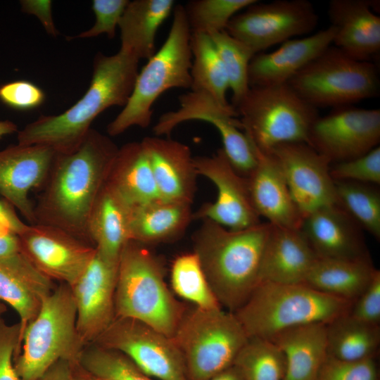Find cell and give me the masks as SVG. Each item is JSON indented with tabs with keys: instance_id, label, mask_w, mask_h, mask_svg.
Segmentation results:
<instances>
[{
	"instance_id": "cell-15",
	"label": "cell",
	"mask_w": 380,
	"mask_h": 380,
	"mask_svg": "<svg viewBox=\"0 0 380 380\" xmlns=\"http://www.w3.org/2000/svg\"><path fill=\"white\" fill-rule=\"evenodd\" d=\"M198 175L210 180L217 189V198L205 203L193 220H210L230 230H241L261 222L251 198L248 179L239 175L220 148L212 156L194 157Z\"/></svg>"
},
{
	"instance_id": "cell-32",
	"label": "cell",
	"mask_w": 380,
	"mask_h": 380,
	"mask_svg": "<svg viewBox=\"0 0 380 380\" xmlns=\"http://www.w3.org/2000/svg\"><path fill=\"white\" fill-rule=\"evenodd\" d=\"M327 355L345 361L375 357L380 345V326L360 322L349 314L326 324Z\"/></svg>"
},
{
	"instance_id": "cell-19",
	"label": "cell",
	"mask_w": 380,
	"mask_h": 380,
	"mask_svg": "<svg viewBox=\"0 0 380 380\" xmlns=\"http://www.w3.org/2000/svg\"><path fill=\"white\" fill-rule=\"evenodd\" d=\"M300 229L319 258H370L362 229L336 204L317 208L305 215Z\"/></svg>"
},
{
	"instance_id": "cell-41",
	"label": "cell",
	"mask_w": 380,
	"mask_h": 380,
	"mask_svg": "<svg viewBox=\"0 0 380 380\" xmlns=\"http://www.w3.org/2000/svg\"><path fill=\"white\" fill-rule=\"evenodd\" d=\"M315 380H378L375 357L345 361L327 355Z\"/></svg>"
},
{
	"instance_id": "cell-13",
	"label": "cell",
	"mask_w": 380,
	"mask_h": 380,
	"mask_svg": "<svg viewBox=\"0 0 380 380\" xmlns=\"http://www.w3.org/2000/svg\"><path fill=\"white\" fill-rule=\"evenodd\" d=\"M17 235L21 252L40 273L70 286L96 253L92 244L48 224H26Z\"/></svg>"
},
{
	"instance_id": "cell-20",
	"label": "cell",
	"mask_w": 380,
	"mask_h": 380,
	"mask_svg": "<svg viewBox=\"0 0 380 380\" xmlns=\"http://www.w3.org/2000/svg\"><path fill=\"white\" fill-rule=\"evenodd\" d=\"M336 29L330 25L310 36L291 39L270 53H259L248 66L250 87L287 83L334 41Z\"/></svg>"
},
{
	"instance_id": "cell-49",
	"label": "cell",
	"mask_w": 380,
	"mask_h": 380,
	"mask_svg": "<svg viewBox=\"0 0 380 380\" xmlns=\"http://www.w3.org/2000/svg\"><path fill=\"white\" fill-rule=\"evenodd\" d=\"M0 223L8 227L16 234L20 233L26 224L18 218L14 208L2 198H0Z\"/></svg>"
},
{
	"instance_id": "cell-35",
	"label": "cell",
	"mask_w": 380,
	"mask_h": 380,
	"mask_svg": "<svg viewBox=\"0 0 380 380\" xmlns=\"http://www.w3.org/2000/svg\"><path fill=\"white\" fill-rule=\"evenodd\" d=\"M170 283L174 294L196 308L208 310L222 308L194 251L175 258L170 269Z\"/></svg>"
},
{
	"instance_id": "cell-46",
	"label": "cell",
	"mask_w": 380,
	"mask_h": 380,
	"mask_svg": "<svg viewBox=\"0 0 380 380\" xmlns=\"http://www.w3.org/2000/svg\"><path fill=\"white\" fill-rule=\"evenodd\" d=\"M20 4L23 12L34 15L39 20L49 34L53 37L58 34L52 18L51 1L21 0Z\"/></svg>"
},
{
	"instance_id": "cell-48",
	"label": "cell",
	"mask_w": 380,
	"mask_h": 380,
	"mask_svg": "<svg viewBox=\"0 0 380 380\" xmlns=\"http://www.w3.org/2000/svg\"><path fill=\"white\" fill-rule=\"evenodd\" d=\"M72 362L67 360L58 361L37 380H73Z\"/></svg>"
},
{
	"instance_id": "cell-38",
	"label": "cell",
	"mask_w": 380,
	"mask_h": 380,
	"mask_svg": "<svg viewBox=\"0 0 380 380\" xmlns=\"http://www.w3.org/2000/svg\"><path fill=\"white\" fill-rule=\"evenodd\" d=\"M77 362L101 380H156L124 354L95 344L84 347Z\"/></svg>"
},
{
	"instance_id": "cell-18",
	"label": "cell",
	"mask_w": 380,
	"mask_h": 380,
	"mask_svg": "<svg viewBox=\"0 0 380 380\" xmlns=\"http://www.w3.org/2000/svg\"><path fill=\"white\" fill-rule=\"evenodd\" d=\"M56 152L43 145H11L0 151V197L35 224L30 192L45 182Z\"/></svg>"
},
{
	"instance_id": "cell-53",
	"label": "cell",
	"mask_w": 380,
	"mask_h": 380,
	"mask_svg": "<svg viewBox=\"0 0 380 380\" xmlns=\"http://www.w3.org/2000/svg\"><path fill=\"white\" fill-rule=\"evenodd\" d=\"M7 311L6 305L0 300V319H2L3 315Z\"/></svg>"
},
{
	"instance_id": "cell-7",
	"label": "cell",
	"mask_w": 380,
	"mask_h": 380,
	"mask_svg": "<svg viewBox=\"0 0 380 380\" xmlns=\"http://www.w3.org/2000/svg\"><path fill=\"white\" fill-rule=\"evenodd\" d=\"M83 349L70 287L60 284L26 326L14 367L19 380H37L59 360H77Z\"/></svg>"
},
{
	"instance_id": "cell-17",
	"label": "cell",
	"mask_w": 380,
	"mask_h": 380,
	"mask_svg": "<svg viewBox=\"0 0 380 380\" xmlns=\"http://www.w3.org/2000/svg\"><path fill=\"white\" fill-rule=\"evenodd\" d=\"M118 262L96 253L70 287L77 313V331L83 348L95 342L115 318Z\"/></svg>"
},
{
	"instance_id": "cell-30",
	"label": "cell",
	"mask_w": 380,
	"mask_h": 380,
	"mask_svg": "<svg viewBox=\"0 0 380 380\" xmlns=\"http://www.w3.org/2000/svg\"><path fill=\"white\" fill-rule=\"evenodd\" d=\"M107 182L132 207L160 198L141 141L129 142L118 148Z\"/></svg>"
},
{
	"instance_id": "cell-33",
	"label": "cell",
	"mask_w": 380,
	"mask_h": 380,
	"mask_svg": "<svg viewBox=\"0 0 380 380\" xmlns=\"http://www.w3.org/2000/svg\"><path fill=\"white\" fill-rule=\"evenodd\" d=\"M190 44L192 53L190 90L206 92L222 105H231L226 96L229 89L227 75L210 35L191 32Z\"/></svg>"
},
{
	"instance_id": "cell-43",
	"label": "cell",
	"mask_w": 380,
	"mask_h": 380,
	"mask_svg": "<svg viewBox=\"0 0 380 380\" xmlns=\"http://www.w3.org/2000/svg\"><path fill=\"white\" fill-rule=\"evenodd\" d=\"M22 341L20 323L7 324L0 319V380H19L14 367Z\"/></svg>"
},
{
	"instance_id": "cell-2",
	"label": "cell",
	"mask_w": 380,
	"mask_h": 380,
	"mask_svg": "<svg viewBox=\"0 0 380 380\" xmlns=\"http://www.w3.org/2000/svg\"><path fill=\"white\" fill-rule=\"evenodd\" d=\"M139 62L120 49L110 56L97 53L90 85L82 98L63 113L43 115L27 124L18 132V144L49 146L56 153L76 150L99 114L110 107L126 105L139 72Z\"/></svg>"
},
{
	"instance_id": "cell-1",
	"label": "cell",
	"mask_w": 380,
	"mask_h": 380,
	"mask_svg": "<svg viewBox=\"0 0 380 380\" xmlns=\"http://www.w3.org/2000/svg\"><path fill=\"white\" fill-rule=\"evenodd\" d=\"M119 147L91 128L74 151L56 153L34 205L36 223L62 229L89 243L88 221Z\"/></svg>"
},
{
	"instance_id": "cell-27",
	"label": "cell",
	"mask_w": 380,
	"mask_h": 380,
	"mask_svg": "<svg viewBox=\"0 0 380 380\" xmlns=\"http://www.w3.org/2000/svg\"><path fill=\"white\" fill-rule=\"evenodd\" d=\"M286 361L284 380H315L327 356L326 324L299 325L270 338Z\"/></svg>"
},
{
	"instance_id": "cell-37",
	"label": "cell",
	"mask_w": 380,
	"mask_h": 380,
	"mask_svg": "<svg viewBox=\"0 0 380 380\" xmlns=\"http://www.w3.org/2000/svg\"><path fill=\"white\" fill-rule=\"evenodd\" d=\"M216 48L227 75L234 108L248 91V66L255 55L226 30L208 34Z\"/></svg>"
},
{
	"instance_id": "cell-23",
	"label": "cell",
	"mask_w": 380,
	"mask_h": 380,
	"mask_svg": "<svg viewBox=\"0 0 380 380\" xmlns=\"http://www.w3.org/2000/svg\"><path fill=\"white\" fill-rule=\"evenodd\" d=\"M255 151L257 165L247 179L257 213L274 226L300 229L303 217L293 200L279 164L270 152Z\"/></svg>"
},
{
	"instance_id": "cell-5",
	"label": "cell",
	"mask_w": 380,
	"mask_h": 380,
	"mask_svg": "<svg viewBox=\"0 0 380 380\" xmlns=\"http://www.w3.org/2000/svg\"><path fill=\"white\" fill-rule=\"evenodd\" d=\"M353 303L305 284L259 281L248 300L234 313L248 338L269 339L291 327L327 324L348 314Z\"/></svg>"
},
{
	"instance_id": "cell-45",
	"label": "cell",
	"mask_w": 380,
	"mask_h": 380,
	"mask_svg": "<svg viewBox=\"0 0 380 380\" xmlns=\"http://www.w3.org/2000/svg\"><path fill=\"white\" fill-rule=\"evenodd\" d=\"M354 319L380 326V271L376 269L368 286L353 302L350 312Z\"/></svg>"
},
{
	"instance_id": "cell-10",
	"label": "cell",
	"mask_w": 380,
	"mask_h": 380,
	"mask_svg": "<svg viewBox=\"0 0 380 380\" xmlns=\"http://www.w3.org/2000/svg\"><path fill=\"white\" fill-rule=\"evenodd\" d=\"M287 84L316 108H334L377 96L380 83L375 64L331 45Z\"/></svg>"
},
{
	"instance_id": "cell-50",
	"label": "cell",
	"mask_w": 380,
	"mask_h": 380,
	"mask_svg": "<svg viewBox=\"0 0 380 380\" xmlns=\"http://www.w3.org/2000/svg\"><path fill=\"white\" fill-rule=\"evenodd\" d=\"M208 380H245L235 365L227 368Z\"/></svg>"
},
{
	"instance_id": "cell-40",
	"label": "cell",
	"mask_w": 380,
	"mask_h": 380,
	"mask_svg": "<svg viewBox=\"0 0 380 380\" xmlns=\"http://www.w3.org/2000/svg\"><path fill=\"white\" fill-rule=\"evenodd\" d=\"M330 175L334 181H350L379 185V146L359 157L331 164Z\"/></svg>"
},
{
	"instance_id": "cell-25",
	"label": "cell",
	"mask_w": 380,
	"mask_h": 380,
	"mask_svg": "<svg viewBox=\"0 0 380 380\" xmlns=\"http://www.w3.org/2000/svg\"><path fill=\"white\" fill-rule=\"evenodd\" d=\"M54 288L53 281L40 273L21 251L0 258V300L18 313L22 336Z\"/></svg>"
},
{
	"instance_id": "cell-39",
	"label": "cell",
	"mask_w": 380,
	"mask_h": 380,
	"mask_svg": "<svg viewBox=\"0 0 380 380\" xmlns=\"http://www.w3.org/2000/svg\"><path fill=\"white\" fill-rule=\"evenodd\" d=\"M257 0H191L184 6L191 32L225 30L230 20Z\"/></svg>"
},
{
	"instance_id": "cell-6",
	"label": "cell",
	"mask_w": 380,
	"mask_h": 380,
	"mask_svg": "<svg viewBox=\"0 0 380 380\" xmlns=\"http://www.w3.org/2000/svg\"><path fill=\"white\" fill-rule=\"evenodd\" d=\"M172 13L165 41L139 70L127 103L107 126L109 136L120 135L134 126L148 127L153 106L160 95L174 88L191 89V32L183 5H176Z\"/></svg>"
},
{
	"instance_id": "cell-24",
	"label": "cell",
	"mask_w": 380,
	"mask_h": 380,
	"mask_svg": "<svg viewBox=\"0 0 380 380\" xmlns=\"http://www.w3.org/2000/svg\"><path fill=\"white\" fill-rule=\"evenodd\" d=\"M317 258L300 229L272 224L262 257L259 281L303 284Z\"/></svg>"
},
{
	"instance_id": "cell-31",
	"label": "cell",
	"mask_w": 380,
	"mask_h": 380,
	"mask_svg": "<svg viewBox=\"0 0 380 380\" xmlns=\"http://www.w3.org/2000/svg\"><path fill=\"white\" fill-rule=\"evenodd\" d=\"M376 269L371 258H319L303 284L326 294L353 303L366 289Z\"/></svg>"
},
{
	"instance_id": "cell-26",
	"label": "cell",
	"mask_w": 380,
	"mask_h": 380,
	"mask_svg": "<svg viewBox=\"0 0 380 380\" xmlns=\"http://www.w3.org/2000/svg\"><path fill=\"white\" fill-rule=\"evenodd\" d=\"M132 206L107 182L91 209L87 226L90 242L106 258L118 262L130 241Z\"/></svg>"
},
{
	"instance_id": "cell-28",
	"label": "cell",
	"mask_w": 380,
	"mask_h": 380,
	"mask_svg": "<svg viewBox=\"0 0 380 380\" xmlns=\"http://www.w3.org/2000/svg\"><path fill=\"white\" fill-rule=\"evenodd\" d=\"M192 220L191 204L159 198L132 208L130 240L146 246L173 241Z\"/></svg>"
},
{
	"instance_id": "cell-8",
	"label": "cell",
	"mask_w": 380,
	"mask_h": 380,
	"mask_svg": "<svg viewBox=\"0 0 380 380\" xmlns=\"http://www.w3.org/2000/svg\"><path fill=\"white\" fill-rule=\"evenodd\" d=\"M243 132L263 153L285 143H305L317 110L287 83L250 87L234 107Z\"/></svg>"
},
{
	"instance_id": "cell-12",
	"label": "cell",
	"mask_w": 380,
	"mask_h": 380,
	"mask_svg": "<svg viewBox=\"0 0 380 380\" xmlns=\"http://www.w3.org/2000/svg\"><path fill=\"white\" fill-rule=\"evenodd\" d=\"M92 344L124 354L156 380H189L172 337L139 320L115 317Z\"/></svg>"
},
{
	"instance_id": "cell-14",
	"label": "cell",
	"mask_w": 380,
	"mask_h": 380,
	"mask_svg": "<svg viewBox=\"0 0 380 380\" xmlns=\"http://www.w3.org/2000/svg\"><path fill=\"white\" fill-rule=\"evenodd\" d=\"M380 110L340 106L319 117L309 133V145L331 163L362 156L379 146Z\"/></svg>"
},
{
	"instance_id": "cell-16",
	"label": "cell",
	"mask_w": 380,
	"mask_h": 380,
	"mask_svg": "<svg viewBox=\"0 0 380 380\" xmlns=\"http://www.w3.org/2000/svg\"><path fill=\"white\" fill-rule=\"evenodd\" d=\"M270 153L279 164L291 195L303 217L313 210L336 204L331 162L305 143H285Z\"/></svg>"
},
{
	"instance_id": "cell-4",
	"label": "cell",
	"mask_w": 380,
	"mask_h": 380,
	"mask_svg": "<svg viewBox=\"0 0 380 380\" xmlns=\"http://www.w3.org/2000/svg\"><path fill=\"white\" fill-rule=\"evenodd\" d=\"M115 308V317L139 320L172 337L187 307L167 286L161 260L130 240L118 260Z\"/></svg>"
},
{
	"instance_id": "cell-51",
	"label": "cell",
	"mask_w": 380,
	"mask_h": 380,
	"mask_svg": "<svg viewBox=\"0 0 380 380\" xmlns=\"http://www.w3.org/2000/svg\"><path fill=\"white\" fill-rule=\"evenodd\" d=\"M73 380H101L85 370L77 362H72Z\"/></svg>"
},
{
	"instance_id": "cell-34",
	"label": "cell",
	"mask_w": 380,
	"mask_h": 380,
	"mask_svg": "<svg viewBox=\"0 0 380 380\" xmlns=\"http://www.w3.org/2000/svg\"><path fill=\"white\" fill-rule=\"evenodd\" d=\"M336 205L362 229L380 239V191L376 185L334 181Z\"/></svg>"
},
{
	"instance_id": "cell-3",
	"label": "cell",
	"mask_w": 380,
	"mask_h": 380,
	"mask_svg": "<svg viewBox=\"0 0 380 380\" xmlns=\"http://www.w3.org/2000/svg\"><path fill=\"white\" fill-rule=\"evenodd\" d=\"M271 227L268 222H261L234 231L203 220L194 233L193 251L223 309L236 312L258 284L262 257Z\"/></svg>"
},
{
	"instance_id": "cell-36",
	"label": "cell",
	"mask_w": 380,
	"mask_h": 380,
	"mask_svg": "<svg viewBox=\"0 0 380 380\" xmlns=\"http://www.w3.org/2000/svg\"><path fill=\"white\" fill-rule=\"evenodd\" d=\"M245 380H284L286 361L270 339L249 338L234 362Z\"/></svg>"
},
{
	"instance_id": "cell-29",
	"label": "cell",
	"mask_w": 380,
	"mask_h": 380,
	"mask_svg": "<svg viewBox=\"0 0 380 380\" xmlns=\"http://www.w3.org/2000/svg\"><path fill=\"white\" fill-rule=\"evenodd\" d=\"M172 0H134L127 5L118 27L120 49L140 61L156 52L155 41L159 27L173 12Z\"/></svg>"
},
{
	"instance_id": "cell-44",
	"label": "cell",
	"mask_w": 380,
	"mask_h": 380,
	"mask_svg": "<svg viewBox=\"0 0 380 380\" xmlns=\"http://www.w3.org/2000/svg\"><path fill=\"white\" fill-rule=\"evenodd\" d=\"M44 91L28 81H14L0 87V100L15 109L35 108L44 102Z\"/></svg>"
},
{
	"instance_id": "cell-52",
	"label": "cell",
	"mask_w": 380,
	"mask_h": 380,
	"mask_svg": "<svg viewBox=\"0 0 380 380\" xmlns=\"http://www.w3.org/2000/svg\"><path fill=\"white\" fill-rule=\"evenodd\" d=\"M18 132V126L10 120H0V139L5 135Z\"/></svg>"
},
{
	"instance_id": "cell-22",
	"label": "cell",
	"mask_w": 380,
	"mask_h": 380,
	"mask_svg": "<svg viewBox=\"0 0 380 380\" xmlns=\"http://www.w3.org/2000/svg\"><path fill=\"white\" fill-rule=\"evenodd\" d=\"M368 0H331L328 15L336 29L334 46L353 58L370 61L380 51V17Z\"/></svg>"
},
{
	"instance_id": "cell-47",
	"label": "cell",
	"mask_w": 380,
	"mask_h": 380,
	"mask_svg": "<svg viewBox=\"0 0 380 380\" xmlns=\"http://www.w3.org/2000/svg\"><path fill=\"white\" fill-rule=\"evenodd\" d=\"M20 251L18 235L0 223V258L11 256Z\"/></svg>"
},
{
	"instance_id": "cell-9",
	"label": "cell",
	"mask_w": 380,
	"mask_h": 380,
	"mask_svg": "<svg viewBox=\"0 0 380 380\" xmlns=\"http://www.w3.org/2000/svg\"><path fill=\"white\" fill-rule=\"evenodd\" d=\"M172 338L189 380H208L234 365L248 340L234 312L193 306L186 310Z\"/></svg>"
},
{
	"instance_id": "cell-21",
	"label": "cell",
	"mask_w": 380,
	"mask_h": 380,
	"mask_svg": "<svg viewBox=\"0 0 380 380\" xmlns=\"http://www.w3.org/2000/svg\"><path fill=\"white\" fill-rule=\"evenodd\" d=\"M147 153L160 198L191 204L196 191L194 157L184 143L160 137H146Z\"/></svg>"
},
{
	"instance_id": "cell-42",
	"label": "cell",
	"mask_w": 380,
	"mask_h": 380,
	"mask_svg": "<svg viewBox=\"0 0 380 380\" xmlns=\"http://www.w3.org/2000/svg\"><path fill=\"white\" fill-rule=\"evenodd\" d=\"M129 1V0L92 1L91 8L96 16L94 25L78 35L69 37V39L91 38L103 34H106L109 39H113Z\"/></svg>"
},
{
	"instance_id": "cell-11",
	"label": "cell",
	"mask_w": 380,
	"mask_h": 380,
	"mask_svg": "<svg viewBox=\"0 0 380 380\" xmlns=\"http://www.w3.org/2000/svg\"><path fill=\"white\" fill-rule=\"evenodd\" d=\"M317 22L318 15L309 1H258L236 14L225 30L257 54L291 37L310 33Z\"/></svg>"
}]
</instances>
